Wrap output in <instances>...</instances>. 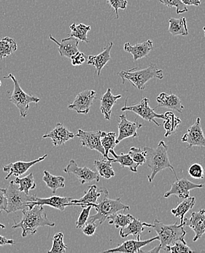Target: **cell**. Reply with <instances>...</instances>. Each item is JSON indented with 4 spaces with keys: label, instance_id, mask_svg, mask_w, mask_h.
Here are the masks:
<instances>
[{
    "label": "cell",
    "instance_id": "13",
    "mask_svg": "<svg viewBox=\"0 0 205 253\" xmlns=\"http://www.w3.org/2000/svg\"><path fill=\"white\" fill-rule=\"evenodd\" d=\"M181 141L189 144V148L194 146L205 148V136L200 118H197L195 123L189 127L187 132L182 136Z\"/></svg>",
    "mask_w": 205,
    "mask_h": 253
},
{
    "label": "cell",
    "instance_id": "1",
    "mask_svg": "<svg viewBox=\"0 0 205 253\" xmlns=\"http://www.w3.org/2000/svg\"><path fill=\"white\" fill-rule=\"evenodd\" d=\"M23 217L19 223L14 221L12 228H21L22 237L35 235L42 226L53 227L55 223L48 220L43 206L35 205L33 208L22 210Z\"/></svg>",
    "mask_w": 205,
    "mask_h": 253
},
{
    "label": "cell",
    "instance_id": "14",
    "mask_svg": "<svg viewBox=\"0 0 205 253\" xmlns=\"http://www.w3.org/2000/svg\"><path fill=\"white\" fill-rule=\"evenodd\" d=\"M102 131H86L79 129L76 137H79L81 145L90 150H94L105 156V150L101 142V135Z\"/></svg>",
    "mask_w": 205,
    "mask_h": 253
},
{
    "label": "cell",
    "instance_id": "18",
    "mask_svg": "<svg viewBox=\"0 0 205 253\" xmlns=\"http://www.w3.org/2000/svg\"><path fill=\"white\" fill-rule=\"evenodd\" d=\"M75 137H76V134L67 129L65 126L61 123L56 124V127L50 133L42 136L43 139H46V138L51 139L54 147L64 145L66 142Z\"/></svg>",
    "mask_w": 205,
    "mask_h": 253
},
{
    "label": "cell",
    "instance_id": "47",
    "mask_svg": "<svg viewBox=\"0 0 205 253\" xmlns=\"http://www.w3.org/2000/svg\"><path fill=\"white\" fill-rule=\"evenodd\" d=\"M7 208V199L6 197V189L0 188V213L6 211Z\"/></svg>",
    "mask_w": 205,
    "mask_h": 253
},
{
    "label": "cell",
    "instance_id": "21",
    "mask_svg": "<svg viewBox=\"0 0 205 253\" xmlns=\"http://www.w3.org/2000/svg\"><path fill=\"white\" fill-rule=\"evenodd\" d=\"M50 39L59 46V53L61 56L66 58H71L73 55L79 52V41L73 37L62 39V42H59L54 39L51 35L49 36Z\"/></svg>",
    "mask_w": 205,
    "mask_h": 253
},
{
    "label": "cell",
    "instance_id": "24",
    "mask_svg": "<svg viewBox=\"0 0 205 253\" xmlns=\"http://www.w3.org/2000/svg\"><path fill=\"white\" fill-rule=\"evenodd\" d=\"M153 48H154L153 41L151 40H148L142 43L136 44L134 45H131L129 42H126L123 47L125 51L132 55L134 61L146 57L149 54L150 52L153 50Z\"/></svg>",
    "mask_w": 205,
    "mask_h": 253
},
{
    "label": "cell",
    "instance_id": "12",
    "mask_svg": "<svg viewBox=\"0 0 205 253\" xmlns=\"http://www.w3.org/2000/svg\"><path fill=\"white\" fill-rule=\"evenodd\" d=\"M119 119L120 121L119 122V135L116 139V142L118 144L126 138L138 136L137 130L143 126V124L138 123L137 120L134 121H128L126 116L123 114L120 115Z\"/></svg>",
    "mask_w": 205,
    "mask_h": 253
},
{
    "label": "cell",
    "instance_id": "6",
    "mask_svg": "<svg viewBox=\"0 0 205 253\" xmlns=\"http://www.w3.org/2000/svg\"><path fill=\"white\" fill-rule=\"evenodd\" d=\"M36 195L26 194L18 189L13 180L10 182L8 188H6V197L7 199V208L6 212L10 214L16 212L18 210H24L28 209L27 203L35 201Z\"/></svg>",
    "mask_w": 205,
    "mask_h": 253
},
{
    "label": "cell",
    "instance_id": "34",
    "mask_svg": "<svg viewBox=\"0 0 205 253\" xmlns=\"http://www.w3.org/2000/svg\"><path fill=\"white\" fill-rule=\"evenodd\" d=\"M71 33L69 36L73 37L79 40V41L84 42H89L88 40V32L91 30L90 26L85 25L83 24H76L73 23L70 27Z\"/></svg>",
    "mask_w": 205,
    "mask_h": 253
},
{
    "label": "cell",
    "instance_id": "35",
    "mask_svg": "<svg viewBox=\"0 0 205 253\" xmlns=\"http://www.w3.org/2000/svg\"><path fill=\"white\" fill-rule=\"evenodd\" d=\"M17 43L14 40L5 37L0 41V59L7 57L17 50Z\"/></svg>",
    "mask_w": 205,
    "mask_h": 253
},
{
    "label": "cell",
    "instance_id": "29",
    "mask_svg": "<svg viewBox=\"0 0 205 253\" xmlns=\"http://www.w3.org/2000/svg\"><path fill=\"white\" fill-rule=\"evenodd\" d=\"M111 154L113 155L114 159H112V163H119L122 166V167H128L132 172H137V168L139 165L135 163L131 159L130 155L124 154V153H121L120 155L116 154L114 150H111L109 152Z\"/></svg>",
    "mask_w": 205,
    "mask_h": 253
},
{
    "label": "cell",
    "instance_id": "39",
    "mask_svg": "<svg viewBox=\"0 0 205 253\" xmlns=\"http://www.w3.org/2000/svg\"><path fill=\"white\" fill-rule=\"evenodd\" d=\"M166 252L172 253H192L193 251L188 246L185 239L177 241L171 246L167 247L164 250Z\"/></svg>",
    "mask_w": 205,
    "mask_h": 253
},
{
    "label": "cell",
    "instance_id": "23",
    "mask_svg": "<svg viewBox=\"0 0 205 253\" xmlns=\"http://www.w3.org/2000/svg\"><path fill=\"white\" fill-rule=\"evenodd\" d=\"M145 227L152 228V224L142 223L141 221L134 217L128 225L124 228H121L119 234L122 238H126L128 236L132 235L134 238L140 240L142 233L145 230Z\"/></svg>",
    "mask_w": 205,
    "mask_h": 253
},
{
    "label": "cell",
    "instance_id": "52",
    "mask_svg": "<svg viewBox=\"0 0 205 253\" xmlns=\"http://www.w3.org/2000/svg\"><path fill=\"white\" fill-rule=\"evenodd\" d=\"M203 31H204L205 37V27H203Z\"/></svg>",
    "mask_w": 205,
    "mask_h": 253
},
{
    "label": "cell",
    "instance_id": "7",
    "mask_svg": "<svg viewBox=\"0 0 205 253\" xmlns=\"http://www.w3.org/2000/svg\"><path fill=\"white\" fill-rule=\"evenodd\" d=\"M4 78L5 79L10 78L13 81V84H14V89L10 97V102L16 106L17 108L19 110L20 116L21 117L25 118L27 116V113L30 109V104L32 102L38 104L41 99L24 92V90L20 86L14 75L11 73H10L7 76L4 77Z\"/></svg>",
    "mask_w": 205,
    "mask_h": 253
},
{
    "label": "cell",
    "instance_id": "25",
    "mask_svg": "<svg viewBox=\"0 0 205 253\" xmlns=\"http://www.w3.org/2000/svg\"><path fill=\"white\" fill-rule=\"evenodd\" d=\"M157 102L159 107H166L180 113H182L184 109V106L182 104L180 98L172 93L171 94H167L166 93H160L157 98Z\"/></svg>",
    "mask_w": 205,
    "mask_h": 253
},
{
    "label": "cell",
    "instance_id": "3",
    "mask_svg": "<svg viewBox=\"0 0 205 253\" xmlns=\"http://www.w3.org/2000/svg\"><path fill=\"white\" fill-rule=\"evenodd\" d=\"M118 75L122 79V84H124L125 81H128L133 86L140 90L145 89V85L150 80L153 78L162 80L164 78L163 71L159 70L155 64H151L146 68L142 70L135 67L126 71H122Z\"/></svg>",
    "mask_w": 205,
    "mask_h": 253
},
{
    "label": "cell",
    "instance_id": "30",
    "mask_svg": "<svg viewBox=\"0 0 205 253\" xmlns=\"http://www.w3.org/2000/svg\"><path fill=\"white\" fill-rule=\"evenodd\" d=\"M111 161L108 160L103 157V159L96 160L94 162L95 168L100 177L105 179H111L114 177L115 171L112 167Z\"/></svg>",
    "mask_w": 205,
    "mask_h": 253
},
{
    "label": "cell",
    "instance_id": "8",
    "mask_svg": "<svg viewBox=\"0 0 205 253\" xmlns=\"http://www.w3.org/2000/svg\"><path fill=\"white\" fill-rule=\"evenodd\" d=\"M122 111L134 112L137 116H140L142 119L154 123L158 126H160V124L157 122L155 119H164V115L155 113L154 109L150 107L149 99L148 98H143L140 101V103L131 106H127L126 98L124 106L122 108Z\"/></svg>",
    "mask_w": 205,
    "mask_h": 253
},
{
    "label": "cell",
    "instance_id": "45",
    "mask_svg": "<svg viewBox=\"0 0 205 253\" xmlns=\"http://www.w3.org/2000/svg\"><path fill=\"white\" fill-rule=\"evenodd\" d=\"M70 59H71L72 64L73 66H80L85 62L86 57L83 53L79 51L76 54L73 55Z\"/></svg>",
    "mask_w": 205,
    "mask_h": 253
},
{
    "label": "cell",
    "instance_id": "41",
    "mask_svg": "<svg viewBox=\"0 0 205 253\" xmlns=\"http://www.w3.org/2000/svg\"><path fill=\"white\" fill-rule=\"evenodd\" d=\"M159 1L166 7H175L177 14H182L188 11L187 6L185 5L181 0H159Z\"/></svg>",
    "mask_w": 205,
    "mask_h": 253
},
{
    "label": "cell",
    "instance_id": "40",
    "mask_svg": "<svg viewBox=\"0 0 205 253\" xmlns=\"http://www.w3.org/2000/svg\"><path fill=\"white\" fill-rule=\"evenodd\" d=\"M128 154L130 155L132 160L136 164H138L139 166L145 164V162H146V156H145L143 148L142 149L140 148L132 147V148H130Z\"/></svg>",
    "mask_w": 205,
    "mask_h": 253
},
{
    "label": "cell",
    "instance_id": "31",
    "mask_svg": "<svg viewBox=\"0 0 205 253\" xmlns=\"http://www.w3.org/2000/svg\"><path fill=\"white\" fill-rule=\"evenodd\" d=\"M42 180L46 184L47 188H50L53 194H56V191L59 188L65 187V179L62 176H55L49 173L47 170L44 171Z\"/></svg>",
    "mask_w": 205,
    "mask_h": 253
},
{
    "label": "cell",
    "instance_id": "32",
    "mask_svg": "<svg viewBox=\"0 0 205 253\" xmlns=\"http://www.w3.org/2000/svg\"><path fill=\"white\" fill-rule=\"evenodd\" d=\"M164 128L166 130L165 133V137H168L171 134L175 132L177 127L181 124V120L177 116H174L172 112H166L164 114Z\"/></svg>",
    "mask_w": 205,
    "mask_h": 253
},
{
    "label": "cell",
    "instance_id": "2",
    "mask_svg": "<svg viewBox=\"0 0 205 253\" xmlns=\"http://www.w3.org/2000/svg\"><path fill=\"white\" fill-rule=\"evenodd\" d=\"M144 151L146 156L145 164L149 167L151 174H148L149 182H152L158 173L165 169H169L173 171L176 179H178L176 175L175 170L169 162L168 156V146L163 140L160 141L157 148L145 147Z\"/></svg>",
    "mask_w": 205,
    "mask_h": 253
},
{
    "label": "cell",
    "instance_id": "11",
    "mask_svg": "<svg viewBox=\"0 0 205 253\" xmlns=\"http://www.w3.org/2000/svg\"><path fill=\"white\" fill-rule=\"evenodd\" d=\"M203 184H195L186 178L181 179H177L176 182H173L170 189L165 193L164 197L168 198L172 195L177 196L180 200L186 199L190 196V191L196 188H204Z\"/></svg>",
    "mask_w": 205,
    "mask_h": 253
},
{
    "label": "cell",
    "instance_id": "46",
    "mask_svg": "<svg viewBox=\"0 0 205 253\" xmlns=\"http://www.w3.org/2000/svg\"><path fill=\"white\" fill-rule=\"evenodd\" d=\"M97 225L95 223H86L82 227V232L88 237H91L96 232Z\"/></svg>",
    "mask_w": 205,
    "mask_h": 253
},
{
    "label": "cell",
    "instance_id": "42",
    "mask_svg": "<svg viewBox=\"0 0 205 253\" xmlns=\"http://www.w3.org/2000/svg\"><path fill=\"white\" fill-rule=\"evenodd\" d=\"M92 208V205H88V206L82 208V211H81L79 217V220L76 222V228H82L84 225L86 223L88 217H89L90 211H91Z\"/></svg>",
    "mask_w": 205,
    "mask_h": 253
},
{
    "label": "cell",
    "instance_id": "37",
    "mask_svg": "<svg viewBox=\"0 0 205 253\" xmlns=\"http://www.w3.org/2000/svg\"><path fill=\"white\" fill-rule=\"evenodd\" d=\"M134 218L130 214H123L122 213H116L108 217L110 225H114L116 228H124Z\"/></svg>",
    "mask_w": 205,
    "mask_h": 253
},
{
    "label": "cell",
    "instance_id": "27",
    "mask_svg": "<svg viewBox=\"0 0 205 253\" xmlns=\"http://www.w3.org/2000/svg\"><path fill=\"white\" fill-rule=\"evenodd\" d=\"M169 32L172 36H187L189 35L186 18H174L169 19Z\"/></svg>",
    "mask_w": 205,
    "mask_h": 253
},
{
    "label": "cell",
    "instance_id": "36",
    "mask_svg": "<svg viewBox=\"0 0 205 253\" xmlns=\"http://www.w3.org/2000/svg\"><path fill=\"white\" fill-rule=\"evenodd\" d=\"M13 182L16 185H19L18 189L25 193L26 194H29L30 190H34L36 188V183H35V179H34L32 173H30L28 175L21 177V178L16 177V178L13 180Z\"/></svg>",
    "mask_w": 205,
    "mask_h": 253
},
{
    "label": "cell",
    "instance_id": "38",
    "mask_svg": "<svg viewBox=\"0 0 205 253\" xmlns=\"http://www.w3.org/2000/svg\"><path fill=\"white\" fill-rule=\"evenodd\" d=\"M67 245L64 242L63 233L59 232L55 234L53 238V245L51 249L47 251V253H67Z\"/></svg>",
    "mask_w": 205,
    "mask_h": 253
},
{
    "label": "cell",
    "instance_id": "28",
    "mask_svg": "<svg viewBox=\"0 0 205 253\" xmlns=\"http://www.w3.org/2000/svg\"><path fill=\"white\" fill-rule=\"evenodd\" d=\"M196 204L195 197H189L186 198V199H183L177 208L172 209L171 210V212L173 214L174 217H180V224H183V220L185 219V214L191 210V209L194 208V205Z\"/></svg>",
    "mask_w": 205,
    "mask_h": 253
},
{
    "label": "cell",
    "instance_id": "20",
    "mask_svg": "<svg viewBox=\"0 0 205 253\" xmlns=\"http://www.w3.org/2000/svg\"><path fill=\"white\" fill-rule=\"evenodd\" d=\"M159 240V237H154L147 239V240L140 241L137 239H131V240L126 241L123 242L122 245L118 246L117 248H113V249L108 250V251H104L105 253H139L140 250L143 247L149 245L154 241Z\"/></svg>",
    "mask_w": 205,
    "mask_h": 253
},
{
    "label": "cell",
    "instance_id": "50",
    "mask_svg": "<svg viewBox=\"0 0 205 253\" xmlns=\"http://www.w3.org/2000/svg\"><path fill=\"white\" fill-rule=\"evenodd\" d=\"M161 250H162V247H161V245H159V246L156 247V248H154V249L151 250V251H140H140H139V253H160Z\"/></svg>",
    "mask_w": 205,
    "mask_h": 253
},
{
    "label": "cell",
    "instance_id": "43",
    "mask_svg": "<svg viewBox=\"0 0 205 253\" xmlns=\"http://www.w3.org/2000/svg\"><path fill=\"white\" fill-rule=\"evenodd\" d=\"M189 174L192 178L203 179L204 177V169L200 164H194L189 167Z\"/></svg>",
    "mask_w": 205,
    "mask_h": 253
},
{
    "label": "cell",
    "instance_id": "33",
    "mask_svg": "<svg viewBox=\"0 0 205 253\" xmlns=\"http://www.w3.org/2000/svg\"><path fill=\"white\" fill-rule=\"evenodd\" d=\"M116 139H117V136H116V133L102 131L101 142H102V147L105 150V156L103 157L108 160H112V159L108 156V154H109L110 150L114 149L116 145H118Z\"/></svg>",
    "mask_w": 205,
    "mask_h": 253
},
{
    "label": "cell",
    "instance_id": "4",
    "mask_svg": "<svg viewBox=\"0 0 205 253\" xmlns=\"http://www.w3.org/2000/svg\"><path fill=\"white\" fill-rule=\"evenodd\" d=\"M93 208L96 210V213L93 215L89 216L86 223H95L99 222V225L108 220V217L119 211L129 210L128 205L122 203L121 198L116 199H111L108 198V195L102 196V200L97 204L92 205Z\"/></svg>",
    "mask_w": 205,
    "mask_h": 253
},
{
    "label": "cell",
    "instance_id": "51",
    "mask_svg": "<svg viewBox=\"0 0 205 253\" xmlns=\"http://www.w3.org/2000/svg\"><path fill=\"white\" fill-rule=\"evenodd\" d=\"M0 228H5V225H3V224H1L0 223Z\"/></svg>",
    "mask_w": 205,
    "mask_h": 253
},
{
    "label": "cell",
    "instance_id": "44",
    "mask_svg": "<svg viewBox=\"0 0 205 253\" xmlns=\"http://www.w3.org/2000/svg\"><path fill=\"white\" fill-rule=\"evenodd\" d=\"M107 2L114 9L115 12H116V18H119V9L125 10V9H126L127 4H128V1L126 0H107Z\"/></svg>",
    "mask_w": 205,
    "mask_h": 253
},
{
    "label": "cell",
    "instance_id": "26",
    "mask_svg": "<svg viewBox=\"0 0 205 253\" xmlns=\"http://www.w3.org/2000/svg\"><path fill=\"white\" fill-rule=\"evenodd\" d=\"M122 96L121 94L117 96L113 95L111 88H108L107 91L102 95L100 99V110L105 119L108 121L111 119L112 109L114 104L117 102L118 99H121Z\"/></svg>",
    "mask_w": 205,
    "mask_h": 253
},
{
    "label": "cell",
    "instance_id": "5",
    "mask_svg": "<svg viewBox=\"0 0 205 253\" xmlns=\"http://www.w3.org/2000/svg\"><path fill=\"white\" fill-rule=\"evenodd\" d=\"M152 228L158 235L162 250L166 249V248L173 245L177 241L184 239L186 235L183 224L177 225V223H175L172 225H165L158 219H156L154 224H152Z\"/></svg>",
    "mask_w": 205,
    "mask_h": 253
},
{
    "label": "cell",
    "instance_id": "19",
    "mask_svg": "<svg viewBox=\"0 0 205 253\" xmlns=\"http://www.w3.org/2000/svg\"><path fill=\"white\" fill-rule=\"evenodd\" d=\"M47 156V155L45 154L42 157L35 159V160L32 161V162H16L15 163H10L7 164V165L3 166V171L7 173L5 179H8L12 175L16 176V177L22 175L24 173L27 172L32 166L45 160Z\"/></svg>",
    "mask_w": 205,
    "mask_h": 253
},
{
    "label": "cell",
    "instance_id": "17",
    "mask_svg": "<svg viewBox=\"0 0 205 253\" xmlns=\"http://www.w3.org/2000/svg\"><path fill=\"white\" fill-rule=\"evenodd\" d=\"M109 194L105 188H98L96 185L88 187V190L84 193V196L80 199H73L72 206H88L98 203V200L103 195ZM93 207V206H92Z\"/></svg>",
    "mask_w": 205,
    "mask_h": 253
},
{
    "label": "cell",
    "instance_id": "49",
    "mask_svg": "<svg viewBox=\"0 0 205 253\" xmlns=\"http://www.w3.org/2000/svg\"><path fill=\"white\" fill-rule=\"evenodd\" d=\"M14 245L15 241L13 240V239L5 238V237L0 235V246H3V245Z\"/></svg>",
    "mask_w": 205,
    "mask_h": 253
},
{
    "label": "cell",
    "instance_id": "48",
    "mask_svg": "<svg viewBox=\"0 0 205 253\" xmlns=\"http://www.w3.org/2000/svg\"><path fill=\"white\" fill-rule=\"evenodd\" d=\"M202 0H181L182 2L186 6H200L201 4Z\"/></svg>",
    "mask_w": 205,
    "mask_h": 253
},
{
    "label": "cell",
    "instance_id": "15",
    "mask_svg": "<svg viewBox=\"0 0 205 253\" xmlns=\"http://www.w3.org/2000/svg\"><path fill=\"white\" fill-rule=\"evenodd\" d=\"M183 225L189 226L195 233V237L193 239L197 242L205 234V210H200L199 211L191 213L189 218L185 217Z\"/></svg>",
    "mask_w": 205,
    "mask_h": 253
},
{
    "label": "cell",
    "instance_id": "22",
    "mask_svg": "<svg viewBox=\"0 0 205 253\" xmlns=\"http://www.w3.org/2000/svg\"><path fill=\"white\" fill-rule=\"evenodd\" d=\"M113 46V42L108 44L107 47L104 49L103 51L101 52L96 56H88L87 60V64L93 66L96 70V74L99 76L101 71L108 61H111V50Z\"/></svg>",
    "mask_w": 205,
    "mask_h": 253
},
{
    "label": "cell",
    "instance_id": "53",
    "mask_svg": "<svg viewBox=\"0 0 205 253\" xmlns=\"http://www.w3.org/2000/svg\"><path fill=\"white\" fill-rule=\"evenodd\" d=\"M1 81H0V86H1Z\"/></svg>",
    "mask_w": 205,
    "mask_h": 253
},
{
    "label": "cell",
    "instance_id": "9",
    "mask_svg": "<svg viewBox=\"0 0 205 253\" xmlns=\"http://www.w3.org/2000/svg\"><path fill=\"white\" fill-rule=\"evenodd\" d=\"M64 171L68 174H74L79 179L81 185L87 182L96 181L99 182L100 181V175L98 172L93 171L88 167H79L76 161L70 160L68 165L64 169Z\"/></svg>",
    "mask_w": 205,
    "mask_h": 253
},
{
    "label": "cell",
    "instance_id": "10",
    "mask_svg": "<svg viewBox=\"0 0 205 253\" xmlns=\"http://www.w3.org/2000/svg\"><path fill=\"white\" fill-rule=\"evenodd\" d=\"M96 91L84 90L76 96L74 102L68 106V109L75 110L79 114L87 115L96 99Z\"/></svg>",
    "mask_w": 205,
    "mask_h": 253
},
{
    "label": "cell",
    "instance_id": "16",
    "mask_svg": "<svg viewBox=\"0 0 205 253\" xmlns=\"http://www.w3.org/2000/svg\"><path fill=\"white\" fill-rule=\"evenodd\" d=\"M72 200H73L72 198L62 197V196H53L51 197L43 198V199L36 196L35 201H32L27 203V207L28 208H32L35 205L49 206L62 211L65 210L66 207L72 206Z\"/></svg>",
    "mask_w": 205,
    "mask_h": 253
}]
</instances>
